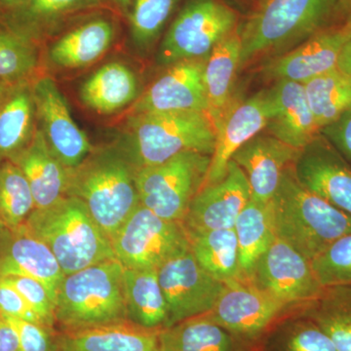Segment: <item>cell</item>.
I'll return each mask as SVG.
<instances>
[{
    "label": "cell",
    "mask_w": 351,
    "mask_h": 351,
    "mask_svg": "<svg viewBox=\"0 0 351 351\" xmlns=\"http://www.w3.org/2000/svg\"><path fill=\"white\" fill-rule=\"evenodd\" d=\"M341 0H258L239 25V71L269 55H282L341 22Z\"/></svg>",
    "instance_id": "1"
},
{
    "label": "cell",
    "mask_w": 351,
    "mask_h": 351,
    "mask_svg": "<svg viewBox=\"0 0 351 351\" xmlns=\"http://www.w3.org/2000/svg\"><path fill=\"white\" fill-rule=\"evenodd\" d=\"M137 171L121 144L92 151L69 169L66 195L82 200L110 239L140 203Z\"/></svg>",
    "instance_id": "2"
},
{
    "label": "cell",
    "mask_w": 351,
    "mask_h": 351,
    "mask_svg": "<svg viewBox=\"0 0 351 351\" xmlns=\"http://www.w3.org/2000/svg\"><path fill=\"white\" fill-rule=\"evenodd\" d=\"M293 166L284 173L271 200L276 237L311 262L351 233V216L304 189Z\"/></svg>",
    "instance_id": "3"
},
{
    "label": "cell",
    "mask_w": 351,
    "mask_h": 351,
    "mask_svg": "<svg viewBox=\"0 0 351 351\" xmlns=\"http://www.w3.org/2000/svg\"><path fill=\"white\" fill-rule=\"evenodd\" d=\"M25 226L49 247L64 276L117 258L110 237L75 196L34 209Z\"/></svg>",
    "instance_id": "4"
},
{
    "label": "cell",
    "mask_w": 351,
    "mask_h": 351,
    "mask_svg": "<svg viewBox=\"0 0 351 351\" xmlns=\"http://www.w3.org/2000/svg\"><path fill=\"white\" fill-rule=\"evenodd\" d=\"M216 127L209 113H135L129 117L121 145L140 168L158 165L184 152L212 156Z\"/></svg>",
    "instance_id": "5"
},
{
    "label": "cell",
    "mask_w": 351,
    "mask_h": 351,
    "mask_svg": "<svg viewBox=\"0 0 351 351\" xmlns=\"http://www.w3.org/2000/svg\"><path fill=\"white\" fill-rule=\"evenodd\" d=\"M55 306L62 332L127 322L123 265L112 258L64 276Z\"/></svg>",
    "instance_id": "6"
},
{
    "label": "cell",
    "mask_w": 351,
    "mask_h": 351,
    "mask_svg": "<svg viewBox=\"0 0 351 351\" xmlns=\"http://www.w3.org/2000/svg\"><path fill=\"white\" fill-rule=\"evenodd\" d=\"M211 156L184 152L158 165L140 168L136 176L140 203L160 218L184 221L202 189Z\"/></svg>",
    "instance_id": "7"
},
{
    "label": "cell",
    "mask_w": 351,
    "mask_h": 351,
    "mask_svg": "<svg viewBox=\"0 0 351 351\" xmlns=\"http://www.w3.org/2000/svg\"><path fill=\"white\" fill-rule=\"evenodd\" d=\"M115 258L124 269H158L191 249L182 221L160 218L138 203L110 237Z\"/></svg>",
    "instance_id": "8"
},
{
    "label": "cell",
    "mask_w": 351,
    "mask_h": 351,
    "mask_svg": "<svg viewBox=\"0 0 351 351\" xmlns=\"http://www.w3.org/2000/svg\"><path fill=\"white\" fill-rule=\"evenodd\" d=\"M239 15L221 0H191L171 25L158 52V63L172 66L208 59L223 39L239 27Z\"/></svg>",
    "instance_id": "9"
},
{
    "label": "cell",
    "mask_w": 351,
    "mask_h": 351,
    "mask_svg": "<svg viewBox=\"0 0 351 351\" xmlns=\"http://www.w3.org/2000/svg\"><path fill=\"white\" fill-rule=\"evenodd\" d=\"M158 279L167 302L165 328L211 311L225 286L201 267L191 249L161 265Z\"/></svg>",
    "instance_id": "10"
},
{
    "label": "cell",
    "mask_w": 351,
    "mask_h": 351,
    "mask_svg": "<svg viewBox=\"0 0 351 351\" xmlns=\"http://www.w3.org/2000/svg\"><path fill=\"white\" fill-rule=\"evenodd\" d=\"M36 126L43 132L51 152L66 169L77 167L93 149L75 123L68 103L49 76L32 80Z\"/></svg>",
    "instance_id": "11"
},
{
    "label": "cell",
    "mask_w": 351,
    "mask_h": 351,
    "mask_svg": "<svg viewBox=\"0 0 351 351\" xmlns=\"http://www.w3.org/2000/svg\"><path fill=\"white\" fill-rule=\"evenodd\" d=\"M287 306L249 280L226 283L207 315L239 338L254 343Z\"/></svg>",
    "instance_id": "12"
},
{
    "label": "cell",
    "mask_w": 351,
    "mask_h": 351,
    "mask_svg": "<svg viewBox=\"0 0 351 351\" xmlns=\"http://www.w3.org/2000/svg\"><path fill=\"white\" fill-rule=\"evenodd\" d=\"M250 281L287 306L309 304L325 289L314 276L311 262L278 237L258 260Z\"/></svg>",
    "instance_id": "13"
},
{
    "label": "cell",
    "mask_w": 351,
    "mask_h": 351,
    "mask_svg": "<svg viewBox=\"0 0 351 351\" xmlns=\"http://www.w3.org/2000/svg\"><path fill=\"white\" fill-rule=\"evenodd\" d=\"M274 110L270 89L258 92L247 100L233 101L217 124L215 149L203 186L225 178L235 152L265 130Z\"/></svg>",
    "instance_id": "14"
},
{
    "label": "cell",
    "mask_w": 351,
    "mask_h": 351,
    "mask_svg": "<svg viewBox=\"0 0 351 351\" xmlns=\"http://www.w3.org/2000/svg\"><path fill=\"white\" fill-rule=\"evenodd\" d=\"M293 169L304 189L351 216V166L324 136L302 149Z\"/></svg>",
    "instance_id": "15"
},
{
    "label": "cell",
    "mask_w": 351,
    "mask_h": 351,
    "mask_svg": "<svg viewBox=\"0 0 351 351\" xmlns=\"http://www.w3.org/2000/svg\"><path fill=\"white\" fill-rule=\"evenodd\" d=\"M250 200L248 181L243 171L232 160L223 180L198 191L182 223L189 234L233 228L237 217Z\"/></svg>",
    "instance_id": "16"
},
{
    "label": "cell",
    "mask_w": 351,
    "mask_h": 351,
    "mask_svg": "<svg viewBox=\"0 0 351 351\" xmlns=\"http://www.w3.org/2000/svg\"><path fill=\"white\" fill-rule=\"evenodd\" d=\"M350 38L351 22L330 25L269 61L265 75L272 80L304 83L337 69L341 48Z\"/></svg>",
    "instance_id": "17"
},
{
    "label": "cell",
    "mask_w": 351,
    "mask_h": 351,
    "mask_svg": "<svg viewBox=\"0 0 351 351\" xmlns=\"http://www.w3.org/2000/svg\"><path fill=\"white\" fill-rule=\"evenodd\" d=\"M207 59L189 60L170 68L141 96L133 114L144 112H209L205 90Z\"/></svg>",
    "instance_id": "18"
},
{
    "label": "cell",
    "mask_w": 351,
    "mask_h": 351,
    "mask_svg": "<svg viewBox=\"0 0 351 351\" xmlns=\"http://www.w3.org/2000/svg\"><path fill=\"white\" fill-rule=\"evenodd\" d=\"M302 149L260 133L235 152L232 161L243 171L251 189V199L269 203L276 195L283 174L292 167Z\"/></svg>",
    "instance_id": "19"
},
{
    "label": "cell",
    "mask_w": 351,
    "mask_h": 351,
    "mask_svg": "<svg viewBox=\"0 0 351 351\" xmlns=\"http://www.w3.org/2000/svg\"><path fill=\"white\" fill-rule=\"evenodd\" d=\"M6 276L40 281L56 302L64 274L49 247L24 225L16 230L5 228L0 239V278Z\"/></svg>",
    "instance_id": "20"
},
{
    "label": "cell",
    "mask_w": 351,
    "mask_h": 351,
    "mask_svg": "<svg viewBox=\"0 0 351 351\" xmlns=\"http://www.w3.org/2000/svg\"><path fill=\"white\" fill-rule=\"evenodd\" d=\"M270 91L274 110L265 130L295 149H304L320 130L307 103L304 85L292 80H277Z\"/></svg>",
    "instance_id": "21"
},
{
    "label": "cell",
    "mask_w": 351,
    "mask_h": 351,
    "mask_svg": "<svg viewBox=\"0 0 351 351\" xmlns=\"http://www.w3.org/2000/svg\"><path fill=\"white\" fill-rule=\"evenodd\" d=\"M11 162L22 171L31 186L36 209H43L66 196L69 169L51 152L36 126L31 143Z\"/></svg>",
    "instance_id": "22"
},
{
    "label": "cell",
    "mask_w": 351,
    "mask_h": 351,
    "mask_svg": "<svg viewBox=\"0 0 351 351\" xmlns=\"http://www.w3.org/2000/svg\"><path fill=\"white\" fill-rule=\"evenodd\" d=\"M158 330L121 322L57 334L58 351H159Z\"/></svg>",
    "instance_id": "23"
},
{
    "label": "cell",
    "mask_w": 351,
    "mask_h": 351,
    "mask_svg": "<svg viewBox=\"0 0 351 351\" xmlns=\"http://www.w3.org/2000/svg\"><path fill=\"white\" fill-rule=\"evenodd\" d=\"M103 0H25L0 15V20L20 36L38 44L71 16L101 6Z\"/></svg>",
    "instance_id": "24"
},
{
    "label": "cell",
    "mask_w": 351,
    "mask_h": 351,
    "mask_svg": "<svg viewBox=\"0 0 351 351\" xmlns=\"http://www.w3.org/2000/svg\"><path fill=\"white\" fill-rule=\"evenodd\" d=\"M159 351H252L253 343L233 335L206 314L164 328Z\"/></svg>",
    "instance_id": "25"
},
{
    "label": "cell",
    "mask_w": 351,
    "mask_h": 351,
    "mask_svg": "<svg viewBox=\"0 0 351 351\" xmlns=\"http://www.w3.org/2000/svg\"><path fill=\"white\" fill-rule=\"evenodd\" d=\"M114 27L110 20L97 18L66 32L51 46L49 61L64 69H78L95 63L112 45Z\"/></svg>",
    "instance_id": "26"
},
{
    "label": "cell",
    "mask_w": 351,
    "mask_h": 351,
    "mask_svg": "<svg viewBox=\"0 0 351 351\" xmlns=\"http://www.w3.org/2000/svg\"><path fill=\"white\" fill-rule=\"evenodd\" d=\"M239 25L214 48L205 64L203 80L209 106L208 113L213 119L215 127L234 101L233 85L239 71L241 51Z\"/></svg>",
    "instance_id": "27"
},
{
    "label": "cell",
    "mask_w": 351,
    "mask_h": 351,
    "mask_svg": "<svg viewBox=\"0 0 351 351\" xmlns=\"http://www.w3.org/2000/svg\"><path fill=\"white\" fill-rule=\"evenodd\" d=\"M124 291L129 322L145 329H164L167 302L158 279V269H124Z\"/></svg>",
    "instance_id": "28"
},
{
    "label": "cell",
    "mask_w": 351,
    "mask_h": 351,
    "mask_svg": "<svg viewBox=\"0 0 351 351\" xmlns=\"http://www.w3.org/2000/svg\"><path fill=\"white\" fill-rule=\"evenodd\" d=\"M233 230L239 244L240 271L245 280L250 281L258 260L277 237L271 201H249Z\"/></svg>",
    "instance_id": "29"
},
{
    "label": "cell",
    "mask_w": 351,
    "mask_h": 351,
    "mask_svg": "<svg viewBox=\"0 0 351 351\" xmlns=\"http://www.w3.org/2000/svg\"><path fill=\"white\" fill-rule=\"evenodd\" d=\"M36 129L32 82L19 83L0 107V164L17 156L31 143Z\"/></svg>",
    "instance_id": "30"
},
{
    "label": "cell",
    "mask_w": 351,
    "mask_h": 351,
    "mask_svg": "<svg viewBox=\"0 0 351 351\" xmlns=\"http://www.w3.org/2000/svg\"><path fill=\"white\" fill-rule=\"evenodd\" d=\"M138 96L135 73L121 63L99 69L83 83L80 97L85 106L99 113H112L125 108Z\"/></svg>",
    "instance_id": "31"
},
{
    "label": "cell",
    "mask_w": 351,
    "mask_h": 351,
    "mask_svg": "<svg viewBox=\"0 0 351 351\" xmlns=\"http://www.w3.org/2000/svg\"><path fill=\"white\" fill-rule=\"evenodd\" d=\"M189 237L191 253L210 276L223 284L243 279L239 267V244L233 228L191 233Z\"/></svg>",
    "instance_id": "32"
},
{
    "label": "cell",
    "mask_w": 351,
    "mask_h": 351,
    "mask_svg": "<svg viewBox=\"0 0 351 351\" xmlns=\"http://www.w3.org/2000/svg\"><path fill=\"white\" fill-rule=\"evenodd\" d=\"M302 85L320 131L351 108V76L338 69L315 76Z\"/></svg>",
    "instance_id": "33"
},
{
    "label": "cell",
    "mask_w": 351,
    "mask_h": 351,
    "mask_svg": "<svg viewBox=\"0 0 351 351\" xmlns=\"http://www.w3.org/2000/svg\"><path fill=\"white\" fill-rule=\"evenodd\" d=\"M304 315L332 339L338 351H351V285L325 288Z\"/></svg>",
    "instance_id": "34"
},
{
    "label": "cell",
    "mask_w": 351,
    "mask_h": 351,
    "mask_svg": "<svg viewBox=\"0 0 351 351\" xmlns=\"http://www.w3.org/2000/svg\"><path fill=\"white\" fill-rule=\"evenodd\" d=\"M36 209L31 186L11 161L0 164V223L7 230L24 226Z\"/></svg>",
    "instance_id": "35"
},
{
    "label": "cell",
    "mask_w": 351,
    "mask_h": 351,
    "mask_svg": "<svg viewBox=\"0 0 351 351\" xmlns=\"http://www.w3.org/2000/svg\"><path fill=\"white\" fill-rule=\"evenodd\" d=\"M38 68V44L0 20V80L10 84L32 82Z\"/></svg>",
    "instance_id": "36"
},
{
    "label": "cell",
    "mask_w": 351,
    "mask_h": 351,
    "mask_svg": "<svg viewBox=\"0 0 351 351\" xmlns=\"http://www.w3.org/2000/svg\"><path fill=\"white\" fill-rule=\"evenodd\" d=\"M261 351H338L326 332L302 315L272 330Z\"/></svg>",
    "instance_id": "37"
},
{
    "label": "cell",
    "mask_w": 351,
    "mask_h": 351,
    "mask_svg": "<svg viewBox=\"0 0 351 351\" xmlns=\"http://www.w3.org/2000/svg\"><path fill=\"white\" fill-rule=\"evenodd\" d=\"M178 0H133L130 12L132 40L147 50L158 38Z\"/></svg>",
    "instance_id": "38"
},
{
    "label": "cell",
    "mask_w": 351,
    "mask_h": 351,
    "mask_svg": "<svg viewBox=\"0 0 351 351\" xmlns=\"http://www.w3.org/2000/svg\"><path fill=\"white\" fill-rule=\"evenodd\" d=\"M311 265L323 288L351 285V233L332 242Z\"/></svg>",
    "instance_id": "39"
},
{
    "label": "cell",
    "mask_w": 351,
    "mask_h": 351,
    "mask_svg": "<svg viewBox=\"0 0 351 351\" xmlns=\"http://www.w3.org/2000/svg\"><path fill=\"white\" fill-rule=\"evenodd\" d=\"M0 283L7 284L15 289L45 326L54 329L56 325V306L49 291L40 281L31 277L6 276L0 278Z\"/></svg>",
    "instance_id": "40"
},
{
    "label": "cell",
    "mask_w": 351,
    "mask_h": 351,
    "mask_svg": "<svg viewBox=\"0 0 351 351\" xmlns=\"http://www.w3.org/2000/svg\"><path fill=\"white\" fill-rule=\"evenodd\" d=\"M3 317L15 328L21 351H58L57 334L52 328L8 316Z\"/></svg>",
    "instance_id": "41"
},
{
    "label": "cell",
    "mask_w": 351,
    "mask_h": 351,
    "mask_svg": "<svg viewBox=\"0 0 351 351\" xmlns=\"http://www.w3.org/2000/svg\"><path fill=\"white\" fill-rule=\"evenodd\" d=\"M0 314L44 325L24 298L15 289L4 283H0Z\"/></svg>",
    "instance_id": "42"
},
{
    "label": "cell",
    "mask_w": 351,
    "mask_h": 351,
    "mask_svg": "<svg viewBox=\"0 0 351 351\" xmlns=\"http://www.w3.org/2000/svg\"><path fill=\"white\" fill-rule=\"evenodd\" d=\"M351 166V108L320 131Z\"/></svg>",
    "instance_id": "43"
},
{
    "label": "cell",
    "mask_w": 351,
    "mask_h": 351,
    "mask_svg": "<svg viewBox=\"0 0 351 351\" xmlns=\"http://www.w3.org/2000/svg\"><path fill=\"white\" fill-rule=\"evenodd\" d=\"M0 351H21L15 328L2 315H0Z\"/></svg>",
    "instance_id": "44"
},
{
    "label": "cell",
    "mask_w": 351,
    "mask_h": 351,
    "mask_svg": "<svg viewBox=\"0 0 351 351\" xmlns=\"http://www.w3.org/2000/svg\"><path fill=\"white\" fill-rule=\"evenodd\" d=\"M337 69L345 75L351 76V38L345 43L339 55Z\"/></svg>",
    "instance_id": "45"
},
{
    "label": "cell",
    "mask_w": 351,
    "mask_h": 351,
    "mask_svg": "<svg viewBox=\"0 0 351 351\" xmlns=\"http://www.w3.org/2000/svg\"><path fill=\"white\" fill-rule=\"evenodd\" d=\"M339 15L341 22H351V0H341Z\"/></svg>",
    "instance_id": "46"
},
{
    "label": "cell",
    "mask_w": 351,
    "mask_h": 351,
    "mask_svg": "<svg viewBox=\"0 0 351 351\" xmlns=\"http://www.w3.org/2000/svg\"><path fill=\"white\" fill-rule=\"evenodd\" d=\"M17 84H10L0 80V107L3 105L4 101L8 99Z\"/></svg>",
    "instance_id": "47"
},
{
    "label": "cell",
    "mask_w": 351,
    "mask_h": 351,
    "mask_svg": "<svg viewBox=\"0 0 351 351\" xmlns=\"http://www.w3.org/2000/svg\"><path fill=\"white\" fill-rule=\"evenodd\" d=\"M25 0H0V15L24 3Z\"/></svg>",
    "instance_id": "48"
},
{
    "label": "cell",
    "mask_w": 351,
    "mask_h": 351,
    "mask_svg": "<svg viewBox=\"0 0 351 351\" xmlns=\"http://www.w3.org/2000/svg\"><path fill=\"white\" fill-rule=\"evenodd\" d=\"M113 3L115 4L120 10L123 13H130V9L132 6V2L133 0H112Z\"/></svg>",
    "instance_id": "49"
},
{
    "label": "cell",
    "mask_w": 351,
    "mask_h": 351,
    "mask_svg": "<svg viewBox=\"0 0 351 351\" xmlns=\"http://www.w3.org/2000/svg\"><path fill=\"white\" fill-rule=\"evenodd\" d=\"M4 230H5V228H4V226L0 223V239H1L2 235H3Z\"/></svg>",
    "instance_id": "50"
}]
</instances>
